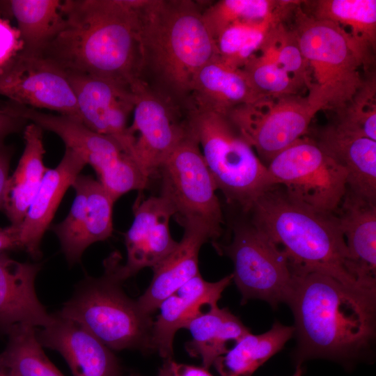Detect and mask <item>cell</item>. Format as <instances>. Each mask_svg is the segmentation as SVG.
<instances>
[{
	"mask_svg": "<svg viewBox=\"0 0 376 376\" xmlns=\"http://www.w3.org/2000/svg\"><path fill=\"white\" fill-rule=\"evenodd\" d=\"M375 77L364 80L352 100L337 113L339 127L376 141Z\"/></svg>",
	"mask_w": 376,
	"mask_h": 376,
	"instance_id": "cell-33",
	"label": "cell"
},
{
	"mask_svg": "<svg viewBox=\"0 0 376 376\" xmlns=\"http://www.w3.org/2000/svg\"><path fill=\"white\" fill-rule=\"evenodd\" d=\"M376 291L347 286L318 272L295 274L288 304L295 318L296 358L356 357L372 344Z\"/></svg>",
	"mask_w": 376,
	"mask_h": 376,
	"instance_id": "cell-2",
	"label": "cell"
},
{
	"mask_svg": "<svg viewBox=\"0 0 376 376\" xmlns=\"http://www.w3.org/2000/svg\"><path fill=\"white\" fill-rule=\"evenodd\" d=\"M233 261V280L242 295V304L258 299L273 308L288 303L295 274L284 251L263 232L251 224L234 228L230 244H214Z\"/></svg>",
	"mask_w": 376,
	"mask_h": 376,
	"instance_id": "cell-10",
	"label": "cell"
},
{
	"mask_svg": "<svg viewBox=\"0 0 376 376\" xmlns=\"http://www.w3.org/2000/svg\"><path fill=\"white\" fill-rule=\"evenodd\" d=\"M126 376H141V375H139L137 373H130L129 375H127Z\"/></svg>",
	"mask_w": 376,
	"mask_h": 376,
	"instance_id": "cell-43",
	"label": "cell"
},
{
	"mask_svg": "<svg viewBox=\"0 0 376 376\" xmlns=\"http://www.w3.org/2000/svg\"><path fill=\"white\" fill-rule=\"evenodd\" d=\"M191 335V340L185 345L187 352L202 361L207 369L215 360L226 354L231 342L236 343L250 330L227 308L217 305L192 319L185 326Z\"/></svg>",
	"mask_w": 376,
	"mask_h": 376,
	"instance_id": "cell-27",
	"label": "cell"
},
{
	"mask_svg": "<svg viewBox=\"0 0 376 376\" xmlns=\"http://www.w3.org/2000/svg\"><path fill=\"white\" fill-rule=\"evenodd\" d=\"M36 336L42 346L63 357L72 376H122L113 350L82 325L58 313L47 326L36 329Z\"/></svg>",
	"mask_w": 376,
	"mask_h": 376,
	"instance_id": "cell-17",
	"label": "cell"
},
{
	"mask_svg": "<svg viewBox=\"0 0 376 376\" xmlns=\"http://www.w3.org/2000/svg\"><path fill=\"white\" fill-rule=\"evenodd\" d=\"M0 95L21 105L49 109L80 122L76 99L65 71L41 56L20 54L0 75Z\"/></svg>",
	"mask_w": 376,
	"mask_h": 376,
	"instance_id": "cell-13",
	"label": "cell"
},
{
	"mask_svg": "<svg viewBox=\"0 0 376 376\" xmlns=\"http://www.w3.org/2000/svg\"><path fill=\"white\" fill-rule=\"evenodd\" d=\"M171 369L173 376H214L203 367L179 363L173 360Z\"/></svg>",
	"mask_w": 376,
	"mask_h": 376,
	"instance_id": "cell-40",
	"label": "cell"
},
{
	"mask_svg": "<svg viewBox=\"0 0 376 376\" xmlns=\"http://www.w3.org/2000/svg\"><path fill=\"white\" fill-rule=\"evenodd\" d=\"M295 333L294 327L276 322L267 331L244 336L213 365L220 376H251L279 352Z\"/></svg>",
	"mask_w": 376,
	"mask_h": 376,
	"instance_id": "cell-29",
	"label": "cell"
},
{
	"mask_svg": "<svg viewBox=\"0 0 376 376\" xmlns=\"http://www.w3.org/2000/svg\"><path fill=\"white\" fill-rule=\"evenodd\" d=\"M315 141L345 169L347 191L376 204V141L336 124L324 127Z\"/></svg>",
	"mask_w": 376,
	"mask_h": 376,
	"instance_id": "cell-22",
	"label": "cell"
},
{
	"mask_svg": "<svg viewBox=\"0 0 376 376\" xmlns=\"http://www.w3.org/2000/svg\"><path fill=\"white\" fill-rule=\"evenodd\" d=\"M291 1L285 7L261 21L237 22L228 25L214 38L218 58L235 68H242L265 47L273 29L299 6Z\"/></svg>",
	"mask_w": 376,
	"mask_h": 376,
	"instance_id": "cell-28",
	"label": "cell"
},
{
	"mask_svg": "<svg viewBox=\"0 0 376 376\" xmlns=\"http://www.w3.org/2000/svg\"><path fill=\"white\" fill-rule=\"evenodd\" d=\"M336 214L352 276L361 288L376 291V204L347 191Z\"/></svg>",
	"mask_w": 376,
	"mask_h": 376,
	"instance_id": "cell-20",
	"label": "cell"
},
{
	"mask_svg": "<svg viewBox=\"0 0 376 376\" xmlns=\"http://www.w3.org/2000/svg\"><path fill=\"white\" fill-rule=\"evenodd\" d=\"M260 52L269 54L299 87L308 86L307 63L293 30L288 31L283 23L279 24L272 31Z\"/></svg>",
	"mask_w": 376,
	"mask_h": 376,
	"instance_id": "cell-35",
	"label": "cell"
},
{
	"mask_svg": "<svg viewBox=\"0 0 376 376\" xmlns=\"http://www.w3.org/2000/svg\"><path fill=\"white\" fill-rule=\"evenodd\" d=\"M254 88L263 97L297 94L300 88L269 54L260 52L242 68Z\"/></svg>",
	"mask_w": 376,
	"mask_h": 376,
	"instance_id": "cell-34",
	"label": "cell"
},
{
	"mask_svg": "<svg viewBox=\"0 0 376 376\" xmlns=\"http://www.w3.org/2000/svg\"><path fill=\"white\" fill-rule=\"evenodd\" d=\"M41 269L39 263H21L0 254V331L7 332L17 324L33 327L47 326L52 320L40 302L35 281Z\"/></svg>",
	"mask_w": 376,
	"mask_h": 376,
	"instance_id": "cell-19",
	"label": "cell"
},
{
	"mask_svg": "<svg viewBox=\"0 0 376 376\" xmlns=\"http://www.w3.org/2000/svg\"><path fill=\"white\" fill-rule=\"evenodd\" d=\"M158 174L162 180L160 195L173 207L177 221L182 226H201L214 243L222 233L223 213L214 181L199 143L189 128Z\"/></svg>",
	"mask_w": 376,
	"mask_h": 376,
	"instance_id": "cell-9",
	"label": "cell"
},
{
	"mask_svg": "<svg viewBox=\"0 0 376 376\" xmlns=\"http://www.w3.org/2000/svg\"><path fill=\"white\" fill-rule=\"evenodd\" d=\"M142 0H65L62 29L40 56L131 88L140 79Z\"/></svg>",
	"mask_w": 376,
	"mask_h": 376,
	"instance_id": "cell-1",
	"label": "cell"
},
{
	"mask_svg": "<svg viewBox=\"0 0 376 376\" xmlns=\"http://www.w3.org/2000/svg\"><path fill=\"white\" fill-rule=\"evenodd\" d=\"M290 2L274 0H221L203 10V17L215 38L222 29L230 24L265 19Z\"/></svg>",
	"mask_w": 376,
	"mask_h": 376,
	"instance_id": "cell-32",
	"label": "cell"
},
{
	"mask_svg": "<svg viewBox=\"0 0 376 376\" xmlns=\"http://www.w3.org/2000/svg\"><path fill=\"white\" fill-rule=\"evenodd\" d=\"M172 359H165L162 366L159 370L157 376H173L171 369V361Z\"/></svg>",
	"mask_w": 376,
	"mask_h": 376,
	"instance_id": "cell-41",
	"label": "cell"
},
{
	"mask_svg": "<svg viewBox=\"0 0 376 376\" xmlns=\"http://www.w3.org/2000/svg\"><path fill=\"white\" fill-rule=\"evenodd\" d=\"M133 213V222L125 234L127 261L121 265L125 281L145 267H155L178 243L169 230L174 208L162 196L137 199Z\"/></svg>",
	"mask_w": 376,
	"mask_h": 376,
	"instance_id": "cell-16",
	"label": "cell"
},
{
	"mask_svg": "<svg viewBox=\"0 0 376 376\" xmlns=\"http://www.w3.org/2000/svg\"><path fill=\"white\" fill-rule=\"evenodd\" d=\"M186 121L217 189L228 203L249 212L256 199L272 187L267 166L226 115L189 109Z\"/></svg>",
	"mask_w": 376,
	"mask_h": 376,
	"instance_id": "cell-7",
	"label": "cell"
},
{
	"mask_svg": "<svg viewBox=\"0 0 376 376\" xmlns=\"http://www.w3.org/2000/svg\"><path fill=\"white\" fill-rule=\"evenodd\" d=\"M15 249H23L20 225L0 228V254Z\"/></svg>",
	"mask_w": 376,
	"mask_h": 376,
	"instance_id": "cell-38",
	"label": "cell"
},
{
	"mask_svg": "<svg viewBox=\"0 0 376 376\" xmlns=\"http://www.w3.org/2000/svg\"><path fill=\"white\" fill-rule=\"evenodd\" d=\"M26 122L11 111L8 100H0V146L6 136L20 131Z\"/></svg>",
	"mask_w": 376,
	"mask_h": 376,
	"instance_id": "cell-37",
	"label": "cell"
},
{
	"mask_svg": "<svg viewBox=\"0 0 376 376\" xmlns=\"http://www.w3.org/2000/svg\"><path fill=\"white\" fill-rule=\"evenodd\" d=\"M73 91L80 122L92 131L116 139L132 156L127 120L134 109L131 88L102 78L65 71Z\"/></svg>",
	"mask_w": 376,
	"mask_h": 376,
	"instance_id": "cell-15",
	"label": "cell"
},
{
	"mask_svg": "<svg viewBox=\"0 0 376 376\" xmlns=\"http://www.w3.org/2000/svg\"><path fill=\"white\" fill-rule=\"evenodd\" d=\"M24 48L20 33L10 20L0 17V75L8 69Z\"/></svg>",
	"mask_w": 376,
	"mask_h": 376,
	"instance_id": "cell-36",
	"label": "cell"
},
{
	"mask_svg": "<svg viewBox=\"0 0 376 376\" xmlns=\"http://www.w3.org/2000/svg\"><path fill=\"white\" fill-rule=\"evenodd\" d=\"M299 5L293 31L308 66L307 97L320 111L337 113L363 85L361 69L373 58L338 26L313 17Z\"/></svg>",
	"mask_w": 376,
	"mask_h": 376,
	"instance_id": "cell-5",
	"label": "cell"
},
{
	"mask_svg": "<svg viewBox=\"0 0 376 376\" xmlns=\"http://www.w3.org/2000/svg\"><path fill=\"white\" fill-rule=\"evenodd\" d=\"M267 169L272 186L283 187L292 201L315 212L336 214L347 193L345 169L305 136L277 154Z\"/></svg>",
	"mask_w": 376,
	"mask_h": 376,
	"instance_id": "cell-8",
	"label": "cell"
},
{
	"mask_svg": "<svg viewBox=\"0 0 376 376\" xmlns=\"http://www.w3.org/2000/svg\"><path fill=\"white\" fill-rule=\"evenodd\" d=\"M308 4L309 15L338 26L373 58L376 45L375 0H318Z\"/></svg>",
	"mask_w": 376,
	"mask_h": 376,
	"instance_id": "cell-30",
	"label": "cell"
},
{
	"mask_svg": "<svg viewBox=\"0 0 376 376\" xmlns=\"http://www.w3.org/2000/svg\"><path fill=\"white\" fill-rule=\"evenodd\" d=\"M184 234L175 249L152 268L151 283L136 303L141 311L151 315L161 302L178 288L199 274L198 256L202 245L211 240L198 224L182 226Z\"/></svg>",
	"mask_w": 376,
	"mask_h": 376,
	"instance_id": "cell-24",
	"label": "cell"
},
{
	"mask_svg": "<svg viewBox=\"0 0 376 376\" xmlns=\"http://www.w3.org/2000/svg\"><path fill=\"white\" fill-rule=\"evenodd\" d=\"M24 139V149L15 171L8 179L3 200V210L15 226L23 221L48 170L43 162L42 129L31 123L25 127Z\"/></svg>",
	"mask_w": 376,
	"mask_h": 376,
	"instance_id": "cell-25",
	"label": "cell"
},
{
	"mask_svg": "<svg viewBox=\"0 0 376 376\" xmlns=\"http://www.w3.org/2000/svg\"><path fill=\"white\" fill-rule=\"evenodd\" d=\"M6 334L8 344L0 354L2 376H64L45 354L36 327L17 324Z\"/></svg>",
	"mask_w": 376,
	"mask_h": 376,
	"instance_id": "cell-31",
	"label": "cell"
},
{
	"mask_svg": "<svg viewBox=\"0 0 376 376\" xmlns=\"http://www.w3.org/2000/svg\"><path fill=\"white\" fill-rule=\"evenodd\" d=\"M86 164L82 157L65 148L54 169L47 171L26 216L20 224L23 249L33 259L41 256L40 243L66 190Z\"/></svg>",
	"mask_w": 376,
	"mask_h": 376,
	"instance_id": "cell-21",
	"label": "cell"
},
{
	"mask_svg": "<svg viewBox=\"0 0 376 376\" xmlns=\"http://www.w3.org/2000/svg\"><path fill=\"white\" fill-rule=\"evenodd\" d=\"M0 376H2L1 373H0Z\"/></svg>",
	"mask_w": 376,
	"mask_h": 376,
	"instance_id": "cell-44",
	"label": "cell"
},
{
	"mask_svg": "<svg viewBox=\"0 0 376 376\" xmlns=\"http://www.w3.org/2000/svg\"><path fill=\"white\" fill-rule=\"evenodd\" d=\"M302 373H303V371H302V369L300 367V364H299L296 368V370L295 372V373L293 374L292 376H302Z\"/></svg>",
	"mask_w": 376,
	"mask_h": 376,
	"instance_id": "cell-42",
	"label": "cell"
},
{
	"mask_svg": "<svg viewBox=\"0 0 376 376\" xmlns=\"http://www.w3.org/2000/svg\"><path fill=\"white\" fill-rule=\"evenodd\" d=\"M233 280L230 274L216 282L204 280L198 274L165 298L153 321L150 347L164 359H172L173 342L176 331L185 327L202 313V308L217 305L224 289Z\"/></svg>",
	"mask_w": 376,
	"mask_h": 376,
	"instance_id": "cell-18",
	"label": "cell"
},
{
	"mask_svg": "<svg viewBox=\"0 0 376 376\" xmlns=\"http://www.w3.org/2000/svg\"><path fill=\"white\" fill-rule=\"evenodd\" d=\"M121 258L119 252L111 253L104 260L103 274L81 281L57 313L82 325L111 350L150 351L153 321L123 290Z\"/></svg>",
	"mask_w": 376,
	"mask_h": 376,
	"instance_id": "cell-6",
	"label": "cell"
},
{
	"mask_svg": "<svg viewBox=\"0 0 376 376\" xmlns=\"http://www.w3.org/2000/svg\"><path fill=\"white\" fill-rule=\"evenodd\" d=\"M250 212L251 224L282 247L295 274L318 272L347 286L366 290L350 272L345 240L336 214L302 207L279 185L261 194Z\"/></svg>",
	"mask_w": 376,
	"mask_h": 376,
	"instance_id": "cell-4",
	"label": "cell"
},
{
	"mask_svg": "<svg viewBox=\"0 0 376 376\" xmlns=\"http://www.w3.org/2000/svg\"><path fill=\"white\" fill-rule=\"evenodd\" d=\"M72 187L75 197L69 213L50 227L70 265L79 263L91 244L111 236L114 203L100 182L90 175L79 174Z\"/></svg>",
	"mask_w": 376,
	"mask_h": 376,
	"instance_id": "cell-14",
	"label": "cell"
},
{
	"mask_svg": "<svg viewBox=\"0 0 376 376\" xmlns=\"http://www.w3.org/2000/svg\"><path fill=\"white\" fill-rule=\"evenodd\" d=\"M11 152L3 145L0 146V210L3 208V200L8 176Z\"/></svg>",
	"mask_w": 376,
	"mask_h": 376,
	"instance_id": "cell-39",
	"label": "cell"
},
{
	"mask_svg": "<svg viewBox=\"0 0 376 376\" xmlns=\"http://www.w3.org/2000/svg\"><path fill=\"white\" fill-rule=\"evenodd\" d=\"M263 97L242 68L227 65L216 56L196 75L187 107L226 115L237 107Z\"/></svg>",
	"mask_w": 376,
	"mask_h": 376,
	"instance_id": "cell-23",
	"label": "cell"
},
{
	"mask_svg": "<svg viewBox=\"0 0 376 376\" xmlns=\"http://www.w3.org/2000/svg\"><path fill=\"white\" fill-rule=\"evenodd\" d=\"M61 0L0 1L3 17L14 18L24 44L22 55L40 56L62 29L65 18Z\"/></svg>",
	"mask_w": 376,
	"mask_h": 376,
	"instance_id": "cell-26",
	"label": "cell"
},
{
	"mask_svg": "<svg viewBox=\"0 0 376 376\" xmlns=\"http://www.w3.org/2000/svg\"><path fill=\"white\" fill-rule=\"evenodd\" d=\"M140 79L174 104H188L198 70L217 56L198 3L142 0Z\"/></svg>",
	"mask_w": 376,
	"mask_h": 376,
	"instance_id": "cell-3",
	"label": "cell"
},
{
	"mask_svg": "<svg viewBox=\"0 0 376 376\" xmlns=\"http://www.w3.org/2000/svg\"><path fill=\"white\" fill-rule=\"evenodd\" d=\"M131 90L134 96V119L128 131L133 139L132 157L149 178L159 170L188 131L180 119L179 106L151 88L142 80Z\"/></svg>",
	"mask_w": 376,
	"mask_h": 376,
	"instance_id": "cell-12",
	"label": "cell"
},
{
	"mask_svg": "<svg viewBox=\"0 0 376 376\" xmlns=\"http://www.w3.org/2000/svg\"><path fill=\"white\" fill-rule=\"evenodd\" d=\"M320 110L297 94L265 97L230 110L227 117L265 165L305 136Z\"/></svg>",
	"mask_w": 376,
	"mask_h": 376,
	"instance_id": "cell-11",
	"label": "cell"
}]
</instances>
